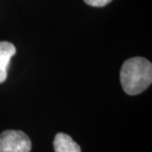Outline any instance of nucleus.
Returning <instances> with one entry per match:
<instances>
[{
	"label": "nucleus",
	"mask_w": 152,
	"mask_h": 152,
	"mask_svg": "<svg viewBox=\"0 0 152 152\" xmlns=\"http://www.w3.org/2000/svg\"><path fill=\"white\" fill-rule=\"evenodd\" d=\"M32 142L21 130L8 129L0 134V152H30Z\"/></svg>",
	"instance_id": "2"
},
{
	"label": "nucleus",
	"mask_w": 152,
	"mask_h": 152,
	"mask_svg": "<svg viewBox=\"0 0 152 152\" xmlns=\"http://www.w3.org/2000/svg\"><path fill=\"white\" fill-rule=\"evenodd\" d=\"M16 53V48L9 42H0V83L7 78V69L12 56Z\"/></svg>",
	"instance_id": "3"
},
{
	"label": "nucleus",
	"mask_w": 152,
	"mask_h": 152,
	"mask_svg": "<svg viewBox=\"0 0 152 152\" xmlns=\"http://www.w3.org/2000/svg\"><path fill=\"white\" fill-rule=\"evenodd\" d=\"M121 84L127 95L135 96L152 83V64L144 57H132L121 68Z\"/></svg>",
	"instance_id": "1"
},
{
	"label": "nucleus",
	"mask_w": 152,
	"mask_h": 152,
	"mask_svg": "<svg viewBox=\"0 0 152 152\" xmlns=\"http://www.w3.org/2000/svg\"><path fill=\"white\" fill-rule=\"evenodd\" d=\"M86 4L93 6V7H104V6L108 5L113 0H83Z\"/></svg>",
	"instance_id": "5"
},
{
	"label": "nucleus",
	"mask_w": 152,
	"mask_h": 152,
	"mask_svg": "<svg viewBox=\"0 0 152 152\" xmlns=\"http://www.w3.org/2000/svg\"><path fill=\"white\" fill-rule=\"evenodd\" d=\"M54 152H81L80 146L65 133H57L53 140Z\"/></svg>",
	"instance_id": "4"
}]
</instances>
